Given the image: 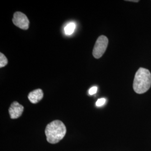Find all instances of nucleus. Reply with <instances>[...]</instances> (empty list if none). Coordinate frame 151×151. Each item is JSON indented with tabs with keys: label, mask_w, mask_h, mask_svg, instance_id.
<instances>
[{
	"label": "nucleus",
	"mask_w": 151,
	"mask_h": 151,
	"mask_svg": "<svg viewBox=\"0 0 151 151\" xmlns=\"http://www.w3.org/2000/svg\"><path fill=\"white\" fill-rule=\"evenodd\" d=\"M66 132V127L62 122L54 120L46 127L45 133L47 140L51 144L57 143L64 138Z\"/></svg>",
	"instance_id": "f257e3e1"
},
{
	"label": "nucleus",
	"mask_w": 151,
	"mask_h": 151,
	"mask_svg": "<svg viewBox=\"0 0 151 151\" xmlns=\"http://www.w3.org/2000/svg\"><path fill=\"white\" fill-rule=\"evenodd\" d=\"M151 86V73L150 70L140 68L137 70L133 81V89L138 94L147 91Z\"/></svg>",
	"instance_id": "f03ea898"
},
{
	"label": "nucleus",
	"mask_w": 151,
	"mask_h": 151,
	"mask_svg": "<svg viewBox=\"0 0 151 151\" xmlns=\"http://www.w3.org/2000/svg\"><path fill=\"white\" fill-rule=\"evenodd\" d=\"M108 43V38L104 35H101L97 38L92 52L93 56L95 58L99 59L103 56L107 49Z\"/></svg>",
	"instance_id": "7ed1b4c3"
},
{
	"label": "nucleus",
	"mask_w": 151,
	"mask_h": 151,
	"mask_svg": "<svg viewBox=\"0 0 151 151\" xmlns=\"http://www.w3.org/2000/svg\"><path fill=\"white\" fill-rule=\"evenodd\" d=\"M12 22L17 27L22 30H27L29 27L30 22L27 16L21 12L18 11L15 12L12 19Z\"/></svg>",
	"instance_id": "20e7f679"
},
{
	"label": "nucleus",
	"mask_w": 151,
	"mask_h": 151,
	"mask_svg": "<svg viewBox=\"0 0 151 151\" xmlns=\"http://www.w3.org/2000/svg\"><path fill=\"white\" fill-rule=\"evenodd\" d=\"M24 106L17 101H14L11 104L9 109V112L11 119H17L22 116L24 111Z\"/></svg>",
	"instance_id": "39448f33"
},
{
	"label": "nucleus",
	"mask_w": 151,
	"mask_h": 151,
	"mask_svg": "<svg viewBox=\"0 0 151 151\" xmlns=\"http://www.w3.org/2000/svg\"><path fill=\"white\" fill-rule=\"evenodd\" d=\"M43 92L42 90L38 88L30 92L28 95V99L32 104H37L43 98Z\"/></svg>",
	"instance_id": "423d86ee"
},
{
	"label": "nucleus",
	"mask_w": 151,
	"mask_h": 151,
	"mask_svg": "<svg viewBox=\"0 0 151 151\" xmlns=\"http://www.w3.org/2000/svg\"><path fill=\"white\" fill-rule=\"evenodd\" d=\"M76 24L74 22H70L64 28L65 34L67 35H72L75 30Z\"/></svg>",
	"instance_id": "0eeeda50"
},
{
	"label": "nucleus",
	"mask_w": 151,
	"mask_h": 151,
	"mask_svg": "<svg viewBox=\"0 0 151 151\" xmlns=\"http://www.w3.org/2000/svg\"><path fill=\"white\" fill-rule=\"evenodd\" d=\"M8 63V60L2 53H0V67L2 68Z\"/></svg>",
	"instance_id": "6e6552de"
},
{
	"label": "nucleus",
	"mask_w": 151,
	"mask_h": 151,
	"mask_svg": "<svg viewBox=\"0 0 151 151\" xmlns=\"http://www.w3.org/2000/svg\"><path fill=\"white\" fill-rule=\"evenodd\" d=\"M106 103V99L105 98H101V99H99L97 100L96 103V105L99 107V106H101L104 105Z\"/></svg>",
	"instance_id": "1a4fd4ad"
},
{
	"label": "nucleus",
	"mask_w": 151,
	"mask_h": 151,
	"mask_svg": "<svg viewBox=\"0 0 151 151\" xmlns=\"http://www.w3.org/2000/svg\"><path fill=\"white\" fill-rule=\"evenodd\" d=\"M97 91V87H91V88L89 90V91H88V93H89V94H90V95H94L95 93H96Z\"/></svg>",
	"instance_id": "9d476101"
},
{
	"label": "nucleus",
	"mask_w": 151,
	"mask_h": 151,
	"mask_svg": "<svg viewBox=\"0 0 151 151\" xmlns=\"http://www.w3.org/2000/svg\"><path fill=\"white\" fill-rule=\"evenodd\" d=\"M128 1H129V2H139V1H138V0H129Z\"/></svg>",
	"instance_id": "9b49d317"
}]
</instances>
